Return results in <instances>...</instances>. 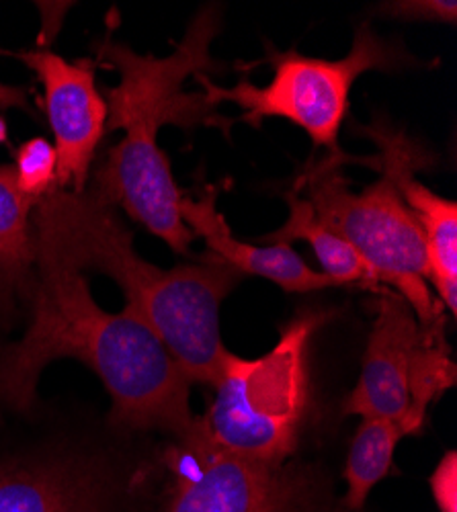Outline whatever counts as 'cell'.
<instances>
[{"label": "cell", "mask_w": 457, "mask_h": 512, "mask_svg": "<svg viewBox=\"0 0 457 512\" xmlns=\"http://www.w3.org/2000/svg\"><path fill=\"white\" fill-rule=\"evenodd\" d=\"M216 5L203 7L189 23L177 50L166 56H140L109 37L99 48V60L119 72V84L107 91L105 134L126 132L97 173L95 191L177 254H189L195 234L181 218V199L171 162L158 148V132L166 123H199L212 109L199 95H185V80L216 68L210 46L220 33Z\"/></svg>", "instance_id": "cell-2"}, {"label": "cell", "mask_w": 457, "mask_h": 512, "mask_svg": "<svg viewBox=\"0 0 457 512\" xmlns=\"http://www.w3.org/2000/svg\"><path fill=\"white\" fill-rule=\"evenodd\" d=\"M267 62L273 66V78L265 87L251 80H240L236 87L224 89L207 74L195 76L205 91L203 99L210 107L232 101L242 109L240 121L261 127L267 117H281L308 134L314 150L326 148L328 156H345L339 148V134L349 113V95L355 80L369 70H398L410 64L408 54L398 44L361 23L353 48L343 60L310 58L296 50L277 52L269 48Z\"/></svg>", "instance_id": "cell-6"}, {"label": "cell", "mask_w": 457, "mask_h": 512, "mask_svg": "<svg viewBox=\"0 0 457 512\" xmlns=\"http://www.w3.org/2000/svg\"><path fill=\"white\" fill-rule=\"evenodd\" d=\"M7 140H9V127H7L5 117L0 115V146L7 144Z\"/></svg>", "instance_id": "cell-21"}, {"label": "cell", "mask_w": 457, "mask_h": 512, "mask_svg": "<svg viewBox=\"0 0 457 512\" xmlns=\"http://www.w3.org/2000/svg\"><path fill=\"white\" fill-rule=\"evenodd\" d=\"M402 437H406L402 426L394 420L363 418L345 467V504L351 510L363 508L373 486H378L390 474L394 451Z\"/></svg>", "instance_id": "cell-15"}, {"label": "cell", "mask_w": 457, "mask_h": 512, "mask_svg": "<svg viewBox=\"0 0 457 512\" xmlns=\"http://www.w3.org/2000/svg\"><path fill=\"white\" fill-rule=\"evenodd\" d=\"M347 160L326 156L306 170L296 187L308 193L318 220L357 250L378 283L396 289L421 326L441 324L443 304L427 285L429 261L421 224L386 175L359 193L351 191L341 173Z\"/></svg>", "instance_id": "cell-5"}, {"label": "cell", "mask_w": 457, "mask_h": 512, "mask_svg": "<svg viewBox=\"0 0 457 512\" xmlns=\"http://www.w3.org/2000/svg\"><path fill=\"white\" fill-rule=\"evenodd\" d=\"M283 197L289 207L287 222L279 230L267 236H259L261 242L292 244L294 240H306L320 263V273L326 275L335 285L359 283L371 289L382 287L376 275L371 273L369 265L357 254V250L318 220L312 203L308 201V197L302 195L298 187L287 191Z\"/></svg>", "instance_id": "cell-13"}, {"label": "cell", "mask_w": 457, "mask_h": 512, "mask_svg": "<svg viewBox=\"0 0 457 512\" xmlns=\"http://www.w3.org/2000/svg\"><path fill=\"white\" fill-rule=\"evenodd\" d=\"M140 463L82 445H46L0 459V512H136Z\"/></svg>", "instance_id": "cell-9"}, {"label": "cell", "mask_w": 457, "mask_h": 512, "mask_svg": "<svg viewBox=\"0 0 457 512\" xmlns=\"http://www.w3.org/2000/svg\"><path fill=\"white\" fill-rule=\"evenodd\" d=\"M380 291L363 369L343 412L394 420L406 437L419 435L429 404L453 388L455 365L443 322L425 328L396 291Z\"/></svg>", "instance_id": "cell-7"}, {"label": "cell", "mask_w": 457, "mask_h": 512, "mask_svg": "<svg viewBox=\"0 0 457 512\" xmlns=\"http://www.w3.org/2000/svg\"><path fill=\"white\" fill-rule=\"evenodd\" d=\"M171 472L162 512H306L316 498L308 467L255 461L220 447L201 418L166 445Z\"/></svg>", "instance_id": "cell-8"}, {"label": "cell", "mask_w": 457, "mask_h": 512, "mask_svg": "<svg viewBox=\"0 0 457 512\" xmlns=\"http://www.w3.org/2000/svg\"><path fill=\"white\" fill-rule=\"evenodd\" d=\"M431 492L441 512H457V455L449 451L437 465L431 480Z\"/></svg>", "instance_id": "cell-18"}, {"label": "cell", "mask_w": 457, "mask_h": 512, "mask_svg": "<svg viewBox=\"0 0 457 512\" xmlns=\"http://www.w3.org/2000/svg\"><path fill=\"white\" fill-rule=\"evenodd\" d=\"M382 150V175H386L400 197L421 224L427 244L429 283H433L439 302L457 314V203L443 199L414 179V168L427 164L425 154L394 127L376 121L363 127Z\"/></svg>", "instance_id": "cell-11"}, {"label": "cell", "mask_w": 457, "mask_h": 512, "mask_svg": "<svg viewBox=\"0 0 457 512\" xmlns=\"http://www.w3.org/2000/svg\"><path fill=\"white\" fill-rule=\"evenodd\" d=\"M17 58L44 84V107L58 154L56 189L82 193L107 125V101L95 82L97 62L91 58L68 62L46 50L21 52Z\"/></svg>", "instance_id": "cell-10"}, {"label": "cell", "mask_w": 457, "mask_h": 512, "mask_svg": "<svg viewBox=\"0 0 457 512\" xmlns=\"http://www.w3.org/2000/svg\"><path fill=\"white\" fill-rule=\"evenodd\" d=\"M326 320V312H300L265 357H226L214 402L201 418L220 447L265 463L294 455L310 402V340Z\"/></svg>", "instance_id": "cell-4"}, {"label": "cell", "mask_w": 457, "mask_h": 512, "mask_svg": "<svg viewBox=\"0 0 457 512\" xmlns=\"http://www.w3.org/2000/svg\"><path fill=\"white\" fill-rule=\"evenodd\" d=\"M31 228L33 277L25 297L31 318L23 338L0 357V406L29 412L41 373L68 357L101 379L117 433L158 431L173 439L189 433L197 422L189 379L132 308L111 314L95 302L48 195L35 203Z\"/></svg>", "instance_id": "cell-1"}, {"label": "cell", "mask_w": 457, "mask_h": 512, "mask_svg": "<svg viewBox=\"0 0 457 512\" xmlns=\"http://www.w3.org/2000/svg\"><path fill=\"white\" fill-rule=\"evenodd\" d=\"M35 203L17 187L15 168L0 166V281L21 297H27L33 277L31 211Z\"/></svg>", "instance_id": "cell-14"}, {"label": "cell", "mask_w": 457, "mask_h": 512, "mask_svg": "<svg viewBox=\"0 0 457 512\" xmlns=\"http://www.w3.org/2000/svg\"><path fill=\"white\" fill-rule=\"evenodd\" d=\"M218 187L207 185L199 197L181 199V218L185 226L203 238L210 254L242 275H255L273 281L285 291L308 293L337 287L320 271L310 269L289 244L255 246L234 238L222 213L216 207Z\"/></svg>", "instance_id": "cell-12"}, {"label": "cell", "mask_w": 457, "mask_h": 512, "mask_svg": "<svg viewBox=\"0 0 457 512\" xmlns=\"http://www.w3.org/2000/svg\"><path fill=\"white\" fill-rule=\"evenodd\" d=\"M3 54H5V52H3V50H0V56H3Z\"/></svg>", "instance_id": "cell-22"}, {"label": "cell", "mask_w": 457, "mask_h": 512, "mask_svg": "<svg viewBox=\"0 0 457 512\" xmlns=\"http://www.w3.org/2000/svg\"><path fill=\"white\" fill-rule=\"evenodd\" d=\"M17 187L31 199L39 201L58 185V154L46 138H33L15 152Z\"/></svg>", "instance_id": "cell-16"}, {"label": "cell", "mask_w": 457, "mask_h": 512, "mask_svg": "<svg viewBox=\"0 0 457 512\" xmlns=\"http://www.w3.org/2000/svg\"><path fill=\"white\" fill-rule=\"evenodd\" d=\"M17 295L19 293L11 285H7L5 281H0V357H3V351L9 345L5 336H7V332L13 324L11 318H13V312H15V297Z\"/></svg>", "instance_id": "cell-19"}, {"label": "cell", "mask_w": 457, "mask_h": 512, "mask_svg": "<svg viewBox=\"0 0 457 512\" xmlns=\"http://www.w3.org/2000/svg\"><path fill=\"white\" fill-rule=\"evenodd\" d=\"M48 197L82 269L119 285L126 306L158 336L189 383L214 386L230 355L222 343L220 308L244 275L214 254L160 269L136 252L128 226L99 191L54 189Z\"/></svg>", "instance_id": "cell-3"}, {"label": "cell", "mask_w": 457, "mask_h": 512, "mask_svg": "<svg viewBox=\"0 0 457 512\" xmlns=\"http://www.w3.org/2000/svg\"><path fill=\"white\" fill-rule=\"evenodd\" d=\"M378 13L404 19V21H437L455 25L457 3L455 0H398V3H382Z\"/></svg>", "instance_id": "cell-17"}, {"label": "cell", "mask_w": 457, "mask_h": 512, "mask_svg": "<svg viewBox=\"0 0 457 512\" xmlns=\"http://www.w3.org/2000/svg\"><path fill=\"white\" fill-rule=\"evenodd\" d=\"M0 109L31 111L27 91L23 87H13V84L0 82Z\"/></svg>", "instance_id": "cell-20"}]
</instances>
